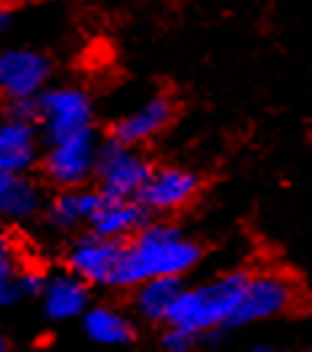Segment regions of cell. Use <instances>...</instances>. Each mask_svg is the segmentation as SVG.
<instances>
[{
	"mask_svg": "<svg viewBox=\"0 0 312 352\" xmlns=\"http://www.w3.org/2000/svg\"><path fill=\"white\" fill-rule=\"evenodd\" d=\"M0 352H5V339H3V333H0Z\"/></svg>",
	"mask_w": 312,
	"mask_h": 352,
	"instance_id": "cell-26",
	"label": "cell"
},
{
	"mask_svg": "<svg viewBox=\"0 0 312 352\" xmlns=\"http://www.w3.org/2000/svg\"><path fill=\"white\" fill-rule=\"evenodd\" d=\"M0 238H5V235H3V227H0Z\"/></svg>",
	"mask_w": 312,
	"mask_h": 352,
	"instance_id": "cell-27",
	"label": "cell"
},
{
	"mask_svg": "<svg viewBox=\"0 0 312 352\" xmlns=\"http://www.w3.org/2000/svg\"><path fill=\"white\" fill-rule=\"evenodd\" d=\"M54 78V59L35 48H5L0 51V96L8 99H38Z\"/></svg>",
	"mask_w": 312,
	"mask_h": 352,
	"instance_id": "cell-8",
	"label": "cell"
},
{
	"mask_svg": "<svg viewBox=\"0 0 312 352\" xmlns=\"http://www.w3.org/2000/svg\"><path fill=\"white\" fill-rule=\"evenodd\" d=\"M41 160L38 126L14 123L0 118V168L11 176H27Z\"/></svg>",
	"mask_w": 312,
	"mask_h": 352,
	"instance_id": "cell-11",
	"label": "cell"
},
{
	"mask_svg": "<svg viewBox=\"0 0 312 352\" xmlns=\"http://www.w3.org/2000/svg\"><path fill=\"white\" fill-rule=\"evenodd\" d=\"M147 211L136 203V200H104L99 211L89 221L91 235L96 238H107V241L129 243L134 235H139L147 227Z\"/></svg>",
	"mask_w": 312,
	"mask_h": 352,
	"instance_id": "cell-13",
	"label": "cell"
},
{
	"mask_svg": "<svg viewBox=\"0 0 312 352\" xmlns=\"http://www.w3.org/2000/svg\"><path fill=\"white\" fill-rule=\"evenodd\" d=\"M201 176L190 168L155 166L134 200L147 211L150 219L171 217V214L190 208L192 200L201 195Z\"/></svg>",
	"mask_w": 312,
	"mask_h": 352,
	"instance_id": "cell-7",
	"label": "cell"
},
{
	"mask_svg": "<svg viewBox=\"0 0 312 352\" xmlns=\"http://www.w3.org/2000/svg\"><path fill=\"white\" fill-rule=\"evenodd\" d=\"M3 120L38 126V120H41L38 99H8V102H3Z\"/></svg>",
	"mask_w": 312,
	"mask_h": 352,
	"instance_id": "cell-18",
	"label": "cell"
},
{
	"mask_svg": "<svg viewBox=\"0 0 312 352\" xmlns=\"http://www.w3.org/2000/svg\"><path fill=\"white\" fill-rule=\"evenodd\" d=\"M83 331L91 342L104 347H123L134 342V320L112 305H91L83 315Z\"/></svg>",
	"mask_w": 312,
	"mask_h": 352,
	"instance_id": "cell-16",
	"label": "cell"
},
{
	"mask_svg": "<svg viewBox=\"0 0 312 352\" xmlns=\"http://www.w3.org/2000/svg\"><path fill=\"white\" fill-rule=\"evenodd\" d=\"M201 262V243L187 238L174 221L150 219L139 235L126 243L110 288L131 291L150 278H184Z\"/></svg>",
	"mask_w": 312,
	"mask_h": 352,
	"instance_id": "cell-1",
	"label": "cell"
},
{
	"mask_svg": "<svg viewBox=\"0 0 312 352\" xmlns=\"http://www.w3.org/2000/svg\"><path fill=\"white\" fill-rule=\"evenodd\" d=\"M22 296H19V291L14 286V280H5V283H0V309L11 307V305H16Z\"/></svg>",
	"mask_w": 312,
	"mask_h": 352,
	"instance_id": "cell-22",
	"label": "cell"
},
{
	"mask_svg": "<svg viewBox=\"0 0 312 352\" xmlns=\"http://www.w3.org/2000/svg\"><path fill=\"white\" fill-rule=\"evenodd\" d=\"M41 302L48 320H75L91 307V288L69 272H56L48 275Z\"/></svg>",
	"mask_w": 312,
	"mask_h": 352,
	"instance_id": "cell-14",
	"label": "cell"
},
{
	"mask_svg": "<svg viewBox=\"0 0 312 352\" xmlns=\"http://www.w3.org/2000/svg\"><path fill=\"white\" fill-rule=\"evenodd\" d=\"M45 280H48V275L43 270H35V267H24L14 275V286H16L22 299L24 296H41L45 288Z\"/></svg>",
	"mask_w": 312,
	"mask_h": 352,
	"instance_id": "cell-19",
	"label": "cell"
},
{
	"mask_svg": "<svg viewBox=\"0 0 312 352\" xmlns=\"http://www.w3.org/2000/svg\"><path fill=\"white\" fill-rule=\"evenodd\" d=\"M45 208V192L38 182L30 176H11L5 190L0 192V219L22 224V221L35 219L43 214Z\"/></svg>",
	"mask_w": 312,
	"mask_h": 352,
	"instance_id": "cell-17",
	"label": "cell"
},
{
	"mask_svg": "<svg viewBox=\"0 0 312 352\" xmlns=\"http://www.w3.org/2000/svg\"><path fill=\"white\" fill-rule=\"evenodd\" d=\"M299 302H302V286L296 283L293 275L283 270L248 272L238 309L230 320V329L283 318L299 307Z\"/></svg>",
	"mask_w": 312,
	"mask_h": 352,
	"instance_id": "cell-3",
	"label": "cell"
},
{
	"mask_svg": "<svg viewBox=\"0 0 312 352\" xmlns=\"http://www.w3.org/2000/svg\"><path fill=\"white\" fill-rule=\"evenodd\" d=\"M19 272V264H16V254L11 248V243L5 238H0V283L5 280H14V275Z\"/></svg>",
	"mask_w": 312,
	"mask_h": 352,
	"instance_id": "cell-21",
	"label": "cell"
},
{
	"mask_svg": "<svg viewBox=\"0 0 312 352\" xmlns=\"http://www.w3.org/2000/svg\"><path fill=\"white\" fill-rule=\"evenodd\" d=\"M11 22H14V11L5 3H0V30H5Z\"/></svg>",
	"mask_w": 312,
	"mask_h": 352,
	"instance_id": "cell-23",
	"label": "cell"
},
{
	"mask_svg": "<svg viewBox=\"0 0 312 352\" xmlns=\"http://www.w3.org/2000/svg\"><path fill=\"white\" fill-rule=\"evenodd\" d=\"M126 243L96 238V235H80L67 245L65 251V272L75 275L89 288L112 286V275L123 256Z\"/></svg>",
	"mask_w": 312,
	"mask_h": 352,
	"instance_id": "cell-9",
	"label": "cell"
},
{
	"mask_svg": "<svg viewBox=\"0 0 312 352\" xmlns=\"http://www.w3.org/2000/svg\"><path fill=\"white\" fill-rule=\"evenodd\" d=\"M174 115H177L174 99L168 94H155L144 104H139L136 110L126 112L118 120H112L107 139L120 144V147L142 150L144 144H150L155 136H160L171 126Z\"/></svg>",
	"mask_w": 312,
	"mask_h": 352,
	"instance_id": "cell-10",
	"label": "cell"
},
{
	"mask_svg": "<svg viewBox=\"0 0 312 352\" xmlns=\"http://www.w3.org/2000/svg\"><path fill=\"white\" fill-rule=\"evenodd\" d=\"M198 344H201V342H198L192 333H187V331H181V329H174V326H166L163 336H160L163 352H190V350H195Z\"/></svg>",
	"mask_w": 312,
	"mask_h": 352,
	"instance_id": "cell-20",
	"label": "cell"
},
{
	"mask_svg": "<svg viewBox=\"0 0 312 352\" xmlns=\"http://www.w3.org/2000/svg\"><path fill=\"white\" fill-rule=\"evenodd\" d=\"M184 291V278H150L131 288V307L147 323H166Z\"/></svg>",
	"mask_w": 312,
	"mask_h": 352,
	"instance_id": "cell-15",
	"label": "cell"
},
{
	"mask_svg": "<svg viewBox=\"0 0 312 352\" xmlns=\"http://www.w3.org/2000/svg\"><path fill=\"white\" fill-rule=\"evenodd\" d=\"M102 206V195L96 187H78V190H59L51 200H45V224L56 232H72L80 224H89Z\"/></svg>",
	"mask_w": 312,
	"mask_h": 352,
	"instance_id": "cell-12",
	"label": "cell"
},
{
	"mask_svg": "<svg viewBox=\"0 0 312 352\" xmlns=\"http://www.w3.org/2000/svg\"><path fill=\"white\" fill-rule=\"evenodd\" d=\"M8 182H11V174H5V171L0 168V192L5 190V184H8Z\"/></svg>",
	"mask_w": 312,
	"mask_h": 352,
	"instance_id": "cell-24",
	"label": "cell"
},
{
	"mask_svg": "<svg viewBox=\"0 0 312 352\" xmlns=\"http://www.w3.org/2000/svg\"><path fill=\"white\" fill-rule=\"evenodd\" d=\"M251 352H278L275 347H254Z\"/></svg>",
	"mask_w": 312,
	"mask_h": 352,
	"instance_id": "cell-25",
	"label": "cell"
},
{
	"mask_svg": "<svg viewBox=\"0 0 312 352\" xmlns=\"http://www.w3.org/2000/svg\"><path fill=\"white\" fill-rule=\"evenodd\" d=\"M99 150V136L96 131L78 133L72 139H65L59 144L45 147L38 166L48 184L56 190H78L86 187L93 179V163Z\"/></svg>",
	"mask_w": 312,
	"mask_h": 352,
	"instance_id": "cell-6",
	"label": "cell"
},
{
	"mask_svg": "<svg viewBox=\"0 0 312 352\" xmlns=\"http://www.w3.org/2000/svg\"><path fill=\"white\" fill-rule=\"evenodd\" d=\"M38 131L45 147L93 131V102L80 86H48L38 96Z\"/></svg>",
	"mask_w": 312,
	"mask_h": 352,
	"instance_id": "cell-4",
	"label": "cell"
},
{
	"mask_svg": "<svg viewBox=\"0 0 312 352\" xmlns=\"http://www.w3.org/2000/svg\"><path fill=\"white\" fill-rule=\"evenodd\" d=\"M245 278H248L245 270H232L211 280H203L198 286H184L177 305L168 312L166 326L187 331L198 342L216 336L224 326L230 329V320L243 294Z\"/></svg>",
	"mask_w": 312,
	"mask_h": 352,
	"instance_id": "cell-2",
	"label": "cell"
},
{
	"mask_svg": "<svg viewBox=\"0 0 312 352\" xmlns=\"http://www.w3.org/2000/svg\"><path fill=\"white\" fill-rule=\"evenodd\" d=\"M153 168L155 163L142 150L120 147L104 139L99 142L93 163V182L99 184L96 192L104 200H134Z\"/></svg>",
	"mask_w": 312,
	"mask_h": 352,
	"instance_id": "cell-5",
	"label": "cell"
}]
</instances>
